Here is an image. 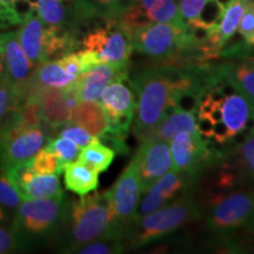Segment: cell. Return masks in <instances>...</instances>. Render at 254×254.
<instances>
[{"label":"cell","mask_w":254,"mask_h":254,"mask_svg":"<svg viewBox=\"0 0 254 254\" xmlns=\"http://www.w3.org/2000/svg\"><path fill=\"white\" fill-rule=\"evenodd\" d=\"M208 65L177 66L160 64L145 68L129 79L136 94L133 132L144 140L172 107L174 95L190 87H205Z\"/></svg>","instance_id":"obj_1"},{"label":"cell","mask_w":254,"mask_h":254,"mask_svg":"<svg viewBox=\"0 0 254 254\" xmlns=\"http://www.w3.org/2000/svg\"><path fill=\"white\" fill-rule=\"evenodd\" d=\"M66 228L64 249L74 251L84 244L106 236L123 237V228L117 222L107 190L82 195L67 202L62 224Z\"/></svg>","instance_id":"obj_2"},{"label":"cell","mask_w":254,"mask_h":254,"mask_svg":"<svg viewBox=\"0 0 254 254\" xmlns=\"http://www.w3.org/2000/svg\"><path fill=\"white\" fill-rule=\"evenodd\" d=\"M198 219L200 214L195 200L190 190H186L170 204L136 218L124 230L123 241L126 249H141L164 239Z\"/></svg>","instance_id":"obj_3"},{"label":"cell","mask_w":254,"mask_h":254,"mask_svg":"<svg viewBox=\"0 0 254 254\" xmlns=\"http://www.w3.org/2000/svg\"><path fill=\"white\" fill-rule=\"evenodd\" d=\"M200 219L215 234L243 227L254 212V189L241 187L224 192H193Z\"/></svg>","instance_id":"obj_4"},{"label":"cell","mask_w":254,"mask_h":254,"mask_svg":"<svg viewBox=\"0 0 254 254\" xmlns=\"http://www.w3.org/2000/svg\"><path fill=\"white\" fill-rule=\"evenodd\" d=\"M66 206L65 194L23 200L15 208L12 227L23 243L47 237L59 228Z\"/></svg>","instance_id":"obj_5"},{"label":"cell","mask_w":254,"mask_h":254,"mask_svg":"<svg viewBox=\"0 0 254 254\" xmlns=\"http://www.w3.org/2000/svg\"><path fill=\"white\" fill-rule=\"evenodd\" d=\"M133 51L165 64L182 55L190 46L186 25L154 23L140 28L132 36Z\"/></svg>","instance_id":"obj_6"},{"label":"cell","mask_w":254,"mask_h":254,"mask_svg":"<svg viewBox=\"0 0 254 254\" xmlns=\"http://www.w3.org/2000/svg\"><path fill=\"white\" fill-rule=\"evenodd\" d=\"M80 44L84 50L93 52L100 63L129 64L133 52L132 36L113 19L88 30Z\"/></svg>","instance_id":"obj_7"},{"label":"cell","mask_w":254,"mask_h":254,"mask_svg":"<svg viewBox=\"0 0 254 254\" xmlns=\"http://www.w3.org/2000/svg\"><path fill=\"white\" fill-rule=\"evenodd\" d=\"M173 170L198 178L202 168L220 157L222 148L211 144L198 132H180L170 140Z\"/></svg>","instance_id":"obj_8"},{"label":"cell","mask_w":254,"mask_h":254,"mask_svg":"<svg viewBox=\"0 0 254 254\" xmlns=\"http://www.w3.org/2000/svg\"><path fill=\"white\" fill-rule=\"evenodd\" d=\"M117 21L131 36L154 23L185 25L180 18L178 0H133Z\"/></svg>","instance_id":"obj_9"},{"label":"cell","mask_w":254,"mask_h":254,"mask_svg":"<svg viewBox=\"0 0 254 254\" xmlns=\"http://www.w3.org/2000/svg\"><path fill=\"white\" fill-rule=\"evenodd\" d=\"M0 49L4 58L2 79L14 88L20 100H23L30 94L31 80L36 66L24 52L18 40L17 32L9 31L0 34Z\"/></svg>","instance_id":"obj_10"},{"label":"cell","mask_w":254,"mask_h":254,"mask_svg":"<svg viewBox=\"0 0 254 254\" xmlns=\"http://www.w3.org/2000/svg\"><path fill=\"white\" fill-rule=\"evenodd\" d=\"M117 222L124 230L136 219L140 196L141 183L134 161H131L120 174L114 185L107 190Z\"/></svg>","instance_id":"obj_11"},{"label":"cell","mask_w":254,"mask_h":254,"mask_svg":"<svg viewBox=\"0 0 254 254\" xmlns=\"http://www.w3.org/2000/svg\"><path fill=\"white\" fill-rule=\"evenodd\" d=\"M132 160L134 161L138 171L142 193L150 189L159 178L173 170L168 141L152 136L141 140L140 147Z\"/></svg>","instance_id":"obj_12"},{"label":"cell","mask_w":254,"mask_h":254,"mask_svg":"<svg viewBox=\"0 0 254 254\" xmlns=\"http://www.w3.org/2000/svg\"><path fill=\"white\" fill-rule=\"evenodd\" d=\"M129 78L117 80L104 88L100 94L101 105L110 120L109 129L127 135L133 124L135 112V95L131 90Z\"/></svg>","instance_id":"obj_13"},{"label":"cell","mask_w":254,"mask_h":254,"mask_svg":"<svg viewBox=\"0 0 254 254\" xmlns=\"http://www.w3.org/2000/svg\"><path fill=\"white\" fill-rule=\"evenodd\" d=\"M198 178L187 173L171 170L159 178L150 189L146 190L144 198L140 200L136 211V218L157 211L163 206L170 204L182 193L190 190L194 186Z\"/></svg>","instance_id":"obj_14"},{"label":"cell","mask_w":254,"mask_h":254,"mask_svg":"<svg viewBox=\"0 0 254 254\" xmlns=\"http://www.w3.org/2000/svg\"><path fill=\"white\" fill-rule=\"evenodd\" d=\"M51 136L44 127H32L0 141V167L24 164L46 146Z\"/></svg>","instance_id":"obj_15"},{"label":"cell","mask_w":254,"mask_h":254,"mask_svg":"<svg viewBox=\"0 0 254 254\" xmlns=\"http://www.w3.org/2000/svg\"><path fill=\"white\" fill-rule=\"evenodd\" d=\"M128 78V64L98 63L88 71L81 73L72 84L79 101H97L101 92L110 84Z\"/></svg>","instance_id":"obj_16"},{"label":"cell","mask_w":254,"mask_h":254,"mask_svg":"<svg viewBox=\"0 0 254 254\" xmlns=\"http://www.w3.org/2000/svg\"><path fill=\"white\" fill-rule=\"evenodd\" d=\"M133 0H73L71 4V27L77 32L79 25L117 20Z\"/></svg>","instance_id":"obj_17"},{"label":"cell","mask_w":254,"mask_h":254,"mask_svg":"<svg viewBox=\"0 0 254 254\" xmlns=\"http://www.w3.org/2000/svg\"><path fill=\"white\" fill-rule=\"evenodd\" d=\"M37 98L40 105L43 127L52 139L57 129L62 128L71 122L72 111L69 110L65 93L62 88H40L37 93Z\"/></svg>","instance_id":"obj_18"},{"label":"cell","mask_w":254,"mask_h":254,"mask_svg":"<svg viewBox=\"0 0 254 254\" xmlns=\"http://www.w3.org/2000/svg\"><path fill=\"white\" fill-rule=\"evenodd\" d=\"M221 147L222 157L236 171L241 183L254 189V132L238 144Z\"/></svg>","instance_id":"obj_19"},{"label":"cell","mask_w":254,"mask_h":254,"mask_svg":"<svg viewBox=\"0 0 254 254\" xmlns=\"http://www.w3.org/2000/svg\"><path fill=\"white\" fill-rule=\"evenodd\" d=\"M214 68L254 105V59H225Z\"/></svg>","instance_id":"obj_20"},{"label":"cell","mask_w":254,"mask_h":254,"mask_svg":"<svg viewBox=\"0 0 254 254\" xmlns=\"http://www.w3.org/2000/svg\"><path fill=\"white\" fill-rule=\"evenodd\" d=\"M69 124L82 127L92 136L97 138L104 134L110 127V120L106 111L101 103H98V100L79 101L75 109L73 110Z\"/></svg>","instance_id":"obj_21"},{"label":"cell","mask_w":254,"mask_h":254,"mask_svg":"<svg viewBox=\"0 0 254 254\" xmlns=\"http://www.w3.org/2000/svg\"><path fill=\"white\" fill-rule=\"evenodd\" d=\"M45 28V24L38 17L37 12H33L20 24L17 32L19 43L34 66H37L43 60Z\"/></svg>","instance_id":"obj_22"},{"label":"cell","mask_w":254,"mask_h":254,"mask_svg":"<svg viewBox=\"0 0 254 254\" xmlns=\"http://www.w3.org/2000/svg\"><path fill=\"white\" fill-rule=\"evenodd\" d=\"M78 75L69 74L62 67L58 60L38 64L31 80L30 94L37 95L38 91L44 87L66 88L75 81Z\"/></svg>","instance_id":"obj_23"},{"label":"cell","mask_w":254,"mask_h":254,"mask_svg":"<svg viewBox=\"0 0 254 254\" xmlns=\"http://www.w3.org/2000/svg\"><path fill=\"white\" fill-rule=\"evenodd\" d=\"M180 132L195 133L196 131V118L194 113L184 112L177 109H168L163 119L158 123L148 136L158 138L161 140L170 142L174 135Z\"/></svg>","instance_id":"obj_24"},{"label":"cell","mask_w":254,"mask_h":254,"mask_svg":"<svg viewBox=\"0 0 254 254\" xmlns=\"http://www.w3.org/2000/svg\"><path fill=\"white\" fill-rule=\"evenodd\" d=\"M63 172L66 190L80 196L93 192L99 185V173L79 161L66 164Z\"/></svg>","instance_id":"obj_25"},{"label":"cell","mask_w":254,"mask_h":254,"mask_svg":"<svg viewBox=\"0 0 254 254\" xmlns=\"http://www.w3.org/2000/svg\"><path fill=\"white\" fill-rule=\"evenodd\" d=\"M71 4L67 0H38L36 12L46 26L68 27L72 21Z\"/></svg>","instance_id":"obj_26"},{"label":"cell","mask_w":254,"mask_h":254,"mask_svg":"<svg viewBox=\"0 0 254 254\" xmlns=\"http://www.w3.org/2000/svg\"><path fill=\"white\" fill-rule=\"evenodd\" d=\"M116 157V152L107 147L99 140V138L93 136L91 142L81 148L78 155L79 163L86 165L98 173H103L109 170Z\"/></svg>","instance_id":"obj_27"},{"label":"cell","mask_w":254,"mask_h":254,"mask_svg":"<svg viewBox=\"0 0 254 254\" xmlns=\"http://www.w3.org/2000/svg\"><path fill=\"white\" fill-rule=\"evenodd\" d=\"M64 194L59 174H34L20 190L23 200L51 198Z\"/></svg>","instance_id":"obj_28"},{"label":"cell","mask_w":254,"mask_h":254,"mask_svg":"<svg viewBox=\"0 0 254 254\" xmlns=\"http://www.w3.org/2000/svg\"><path fill=\"white\" fill-rule=\"evenodd\" d=\"M247 2L249 0H232L225 8L224 15H222L217 32H215L218 45L221 50L228 43V40L236 34L244 12H245Z\"/></svg>","instance_id":"obj_29"},{"label":"cell","mask_w":254,"mask_h":254,"mask_svg":"<svg viewBox=\"0 0 254 254\" xmlns=\"http://www.w3.org/2000/svg\"><path fill=\"white\" fill-rule=\"evenodd\" d=\"M126 247L120 236H106L84 244L74 251L79 254H119L125 252Z\"/></svg>","instance_id":"obj_30"},{"label":"cell","mask_w":254,"mask_h":254,"mask_svg":"<svg viewBox=\"0 0 254 254\" xmlns=\"http://www.w3.org/2000/svg\"><path fill=\"white\" fill-rule=\"evenodd\" d=\"M31 168L36 174H62L64 164L55 153L41 148L38 153L31 159Z\"/></svg>","instance_id":"obj_31"},{"label":"cell","mask_w":254,"mask_h":254,"mask_svg":"<svg viewBox=\"0 0 254 254\" xmlns=\"http://www.w3.org/2000/svg\"><path fill=\"white\" fill-rule=\"evenodd\" d=\"M46 150H49L55 153L57 157L60 159V161L65 166L66 164L72 163L75 159H78V155L80 153L81 148L74 144V142L68 140V139L63 138V136H59V138L51 139V140L47 142L45 146Z\"/></svg>","instance_id":"obj_32"},{"label":"cell","mask_w":254,"mask_h":254,"mask_svg":"<svg viewBox=\"0 0 254 254\" xmlns=\"http://www.w3.org/2000/svg\"><path fill=\"white\" fill-rule=\"evenodd\" d=\"M20 97L7 81L0 78V126L17 109Z\"/></svg>","instance_id":"obj_33"},{"label":"cell","mask_w":254,"mask_h":254,"mask_svg":"<svg viewBox=\"0 0 254 254\" xmlns=\"http://www.w3.org/2000/svg\"><path fill=\"white\" fill-rule=\"evenodd\" d=\"M23 201L20 193L12 185L8 178L6 177L1 167H0V206L6 211H15V208Z\"/></svg>","instance_id":"obj_34"},{"label":"cell","mask_w":254,"mask_h":254,"mask_svg":"<svg viewBox=\"0 0 254 254\" xmlns=\"http://www.w3.org/2000/svg\"><path fill=\"white\" fill-rule=\"evenodd\" d=\"M224 12L225 8L215 0H206L204 7H202L195 21L200 25H204L206 27L217 28L222 15H224Z\"/></svg>","instance_id":"obj_35"},{"label":"cell","mask_w":254,"mask_h":254,"mask_svg":"<svg viewBox=\"0 0 254 254\" xmlns=\"http://www.w3.org/2000/svg\"><path fill=\"white\" fill-rule=\"evenodd\" d=\"M24 243L15 233L13 227L0 224V254L17 252L23 249Z\"/></svg>","instance_id":"obj_36"},{"label":"cell","mask_w":254,"mask_h":254,"mask_svg":"<svg viewBox=\"0 0 254 254\" xmlns=\"http://www.w3.org/2000/svg\"><path fill=\"white\" fill-rule=\"evenodd\" d=\"M239 34L247 45L254 44V0H249L245 12L241 18L239 27H238Z\"/></svg>","instance_id":"obj_37"},{"label":"cell","mask_w":254,"mask_h":254,"mask_svg":"<svg viewBox=\"0 0 254 254\" xmlns=\"http://www.w3.org/2000/svg\"><path fill=\"white\" fill-rule=\"evenodd\" d=\"M59 135L73 141L80 148L90 144L92 139H93V136L86 129H84L78 125H74V124H67V125L63 126L59 132Z\"/></svg>","instance_id":"obj_38"},{"label":"cell","mask_w":254,"mask_h":254,"mask_svg":"<svg viewBox=\"0 0 254 254\" xmlns=\"http://www.w3.org/2000/svg\"><path fill=\"white\" fill-rule=\"evenodd\" d=\"M206 0H179V14L184 24H190L198 19Z\"/></svg>","instance_id":"obj_39"},{"label":"cell","mask_w":254,"mask_h":254,"mask_svg":"<svg viewBox=\"0 0 254 254\" xmlns=\"http://www.w3.org/2000/svg\"><path fill=\"white\" fill-rule=\"evenodd\" d=\"M126 136L122 133L107 129L104 134L99 136V140L106 145L107 147L112 148L116 154H127L128 153V146L126 145Z\"/></svg>","instance_id":"obj_40"},{"label":"cell","mask_w":254,"mask_h":254,"mask_svg":"<svg viewBox=\"0 0 254 254\" xmlns=\"http://www.w3.org/2000/svg\"><path fill=\"white\" fill-rule=\"evenodd\" d=\"M20 24L21 20L15 14L12 6L0 0V30Z\"/></svg>","instance_id":"obj_41"},{"label":"cell","mask_w":254,"mask_h":254,"mask_svg":"<svg viewBox=\"0 0 254 254\" xmlns=\"http://www.w3.org/2000/svg\"><path fill=\"white\" fill-rule=\"evenodd\" d=\"M58 62L60 65H62V67L65 69L66 72L69 73V74L79 75L82 73L80 58H79L78 52L68 53V55L60 58Z\"/></svg>","instance_id":"obj_42"},{"label":"cell","mask_w":254,"mask_h":254,"mask_svg":"<svg viewBox=\"0 0 254 254\" xmlns=\"http://www.w3.org/2000/svg\"><path fill=\"white\" fill-rule=\"evenodd\" d=\"M243 228L249 232V233L253 234V236H254V212H253V214L250 217L249 220H247L246 224L244 225Z\"/></svg>","instance_id":"obj_43"},{"label":"cell","mask_w":254,"mask_h":254,"mask_svg":"<svg viewBox=\"0 0 254 254\" xmlns=\"http://www.w3.org/2000/svg\"><path fill=\"white\" fill-rule=\"evenodd\" d=\"M4 75V58H2L1 49H0V78H2Z\"/></svg>","instance_id":"obj_44"},{"label":"cell","mask_w":254,"mask_h":254,"mask_svg":"<svg viewBox=\"0 0 254 254\" xmlns=\"http://www.w3.org/2000/svg\"><path fill=\"white\" fill-rule=\"evenodd\" d=\"M1 1H4V2H7V4L11 5V2L13 1V0H1Z\"/></svg>","instance_id":"obj_45"},{"label":"cell","mask_w":254,"mask_h":254,"mask_svg":"<svg viewBox=\"0 0 254 254\" xmlns=\"http://www.w3.org/2000/svg\"><path fill=\"white\" fill-rule=\"evenodd\" d=\"M67 1H71V2H72V1H73V0H67Z\"/></svg>","instance_id":"obj_46"},{"label":"cell","mask_w":254,"mask_h":254,"mask_svg":"<svg viewBox=\"0 0 254 254\" xmlns=\"http://www.w3.org/2000/svg\"><path fill=\"white\" fill-rule=\"evenodd\" d=\"M252 59H254V58H252Z\"/></svg>","instance_id":"obj_47"}]
</instances>
